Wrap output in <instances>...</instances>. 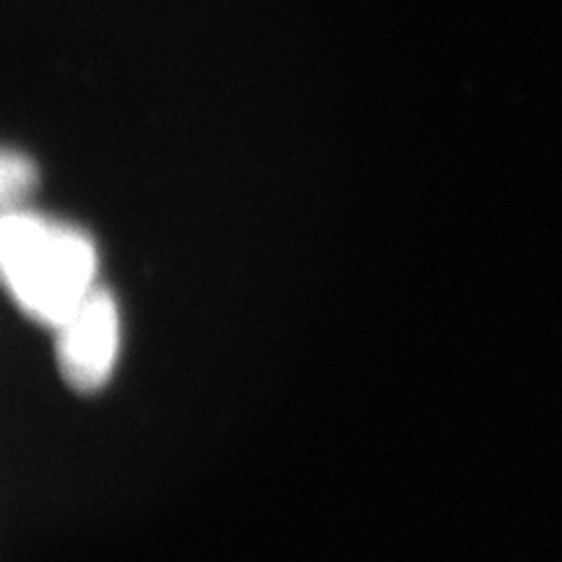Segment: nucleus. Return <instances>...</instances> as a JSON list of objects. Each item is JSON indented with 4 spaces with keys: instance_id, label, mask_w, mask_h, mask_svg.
I'll list each match as a JSON object with an SVG mask.
<instances>
[{
    "instance_id": "obj_1",
    "label": "nucleus",
    "mask_w": 562,
    "mask_h": 562,
    "mask_svg": "<svg viewBox=\"0 0 562 562\" xmlns=\"http://www.w3.org/2000/svg\"><path fill=\"white\" fill-rule=\"evenodd\" d=\"M0 261L16 305L50 328L100 284V256L87 232L26 209L5 211Z\"/></svg>"
},
{
    "instance_id": "obj_2",
    "label": "nucleus",
    "mask_w": 562,
    "mask_h": 562,
    "mask_svg": "<svg viewBox=\"0 0 562 562\" xmlns=\"http://www.w3.org/2000/svg\"><path fill=\"white\" fill-rule=\"evenodd\" d=\"M121 355V307L97 284L55 326V360L70 389L94 393L108 385Z\"/></svg>"
},
{
    "instance_id": "obj_3",
    "label": "nucleus",
    "mask_w": 562,
    "mask_h": 562,
    "mask_svg": "<svg viewBox=\"0 0 562 562\" xmlns=\"http://www.w3.org/2000/svg\"><path fill=\"white\" fill-rule=\"evenodd\" d=\"M37 167L24 154L5 151L0 161V199L5 211H21L37 188Z\"/></svg>"
}]
</instances>
